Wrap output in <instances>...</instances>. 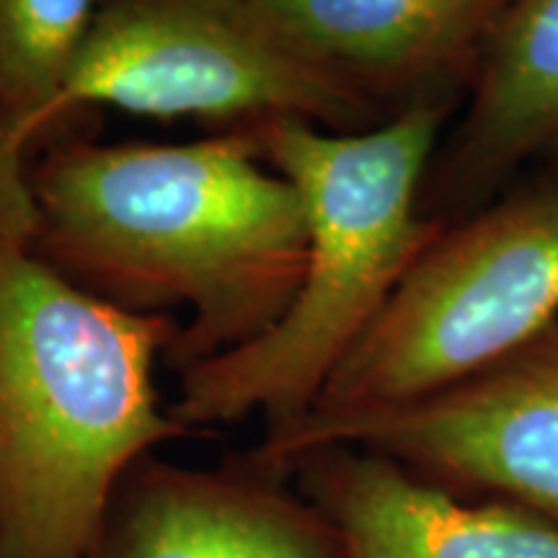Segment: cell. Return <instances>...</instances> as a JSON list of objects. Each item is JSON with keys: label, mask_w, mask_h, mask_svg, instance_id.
<instances>
[{"label": "cell", "mask_w": 558, "mask_h": 558, "mask_svg": "<svg viewBox=\"0 0 558 558\" xmlns=\"http://www.w3.org/2000/svg\"><path fill=\"white\" fill-rule=\"evenodd\" d=\"M290 469L337 530L341 558H558V525L432 484L380 452L329 445Z\"/></svg>", "instance_id": "obj_9"}, {"label": "cell", "mask_w": 558, "mask_h": 558, "mask_svg": "<svg viewBox=\"0 0 558 558\" xmlns=\"http://www.w3.org/2000/svg\"><path fill=\"white\" fill-rule=\"evenodd\" d=\"M543 173H541V179H546V181H558V140L554 145H550V148L543 153Z\"/></svg>", "instance_id": "obj_12"}, {"label": "cell", "mask_w": 558, "mask_h": 558, "mask_svg": "<svg viewBox=\"0 0 558 558\" xmlns=\"http://www.w3.org/2000/svg\"><path fill=\"white\" fill-rule=\"evenodd\" d=\"M264 160L256 128L179 145L73 140L29 171L32 248L120 308L184 311L166 357L184 373L269 331L303 279V202Z\"/></svg>", "instance_id": "obj_1"}, {"label": "cell", "mask_w": 558, "mask_h": 558, "mask_svg": "<svg viewBox=\"0 0 558 558\" xmlns=\"http://www.w3.org/2000/svg\"><path fill=\"white\" fill-rule=\"evenodd\" d=\"M383 122L469 96L509 0H230Z\"/></svg>", "instance_id": "obj_7"}, {"label": "cell", "mask_w": 558, "mask_h": 558, "mask_svg": "<svg viewBox=\"0 0 558 558\" xmlns=\"http://www.w3.org/2000/svg\"><path fill=\"white\" fill-rule=\"evenodd\" d=\"M99 0H0V228L29 235L34 205L24 156L94 29Z\"/></svg>", "instance_id": "obj_11"}, {"label": "cell", "mask_w": 558, "mask_h": 558, "mask_svg": "<svg viewBox=\"0 0 558 558\" xmlns=\"http://www.w3.org/2000/svg\"><path fill=\"white\" fill-rule=\"evenodd\" d=\"M556 320L558 181L538 179L442 226L305 416L418 401Z\"/></svg>", "instance_id": "obj_4"}, {"label": "cell", "mask_w": 558, "mask_h": 558, "mask_svg": "<svg viewBox=\"0 0 558 558\" xmlns=\"http://www.w3.org/2000/svg\"><path fill=\"white\" fill-rule=\"evenodd\" d=\"M456 109L424 104L362 132L303 120L256 124L267 163L303 202V279L282 318L259 339L179 373L171 414L181 427L264 416L269 432H279L308 414L445 226L422 213V192Z\"/></svg>", "instance_id": "obj_3"}, {"label": "cell", "mask_w": 558, "mask_h": 558, "mask_svg": "<svg viewBox=\"0 0 558 558\" xmlns=\"http://www.w3.org/2000/svg\"><path fill=\"white\" fill-rule=\"evenodd\" d=\"M465 99L424 181L422 213L437 222L497 199L558 140V0H509Z\"/></svg>", "instance_id": "obj_10"}, {"label": "cell", "mask_w": 558, "mask_h": 558, "mask_svg": "<svg viewBox=\"0 0 558 558\" xmlns=\"http://www.w3.org/2000/svg\"><path fill=\"white\" fill-rule=\"evenodd\" d=\"M282 471H207L143 458L81 558H341L337 530Z\"/></svg>", "instance_id": "obj_8"}, {"label": "cell", "mask_w": 558, "mask_h": 558, "mask_svg": "<svg viewBox=\"0 0 558 558\" xmlns=\"http://www.w3.org/2000/svg\"><path fill=\"white\" fill-rule=\"evenodd\" d=\"M354 445L432 484L497 499L558 525V320L469 378L349 416H305L269 432L259 458L290 469L305 452Z\"/></svg>", "instance_id": "obj_6"}, {"label": "cell", "mask_w": 558, "mask_h": 558, "mask_svg": "<svg viewBox=\"0 0 558 558\" xmlns=\"http://www.w3.org/2000/svg\"><path fill=\"white\" fill-rule=\"evenodd\" d=\"M107 104L153 120H303L362 132L383 120L305 65L230 0H107L52 122Z\"/></svg>", "instance_id": "obj_5"}, {"label": "cell", "mask_w": 558, "mask_h": 558, "mask_svg": "<svg viewBox=\"0 0 558 558\" xmlns=\"http://www.w3.org/2000/svg\"><path fill=\"white\" fill-rule=\"evenodd\" d=\"M177 333L0 230V558H81L122 478L190 432L156 390Z\"/></svg>", "instance_id": "obj_2"}]
</instances>
